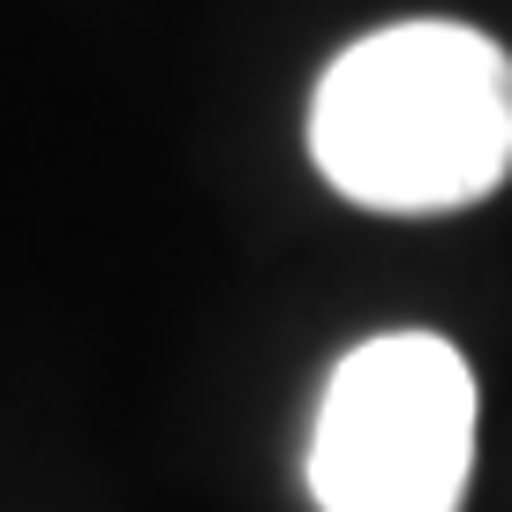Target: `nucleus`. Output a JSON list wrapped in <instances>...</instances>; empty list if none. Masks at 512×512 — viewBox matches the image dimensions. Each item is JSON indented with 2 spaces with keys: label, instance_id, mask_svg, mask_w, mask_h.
I'll return each mask as SVG.
<instances>
[{
  "label": "nucleus",
  "instance_id": "obj_2",
  "mask_svg": "<svg viewBox=\"0 0 512 512\" xmlns=\"http://www.w3.org/2000/svg\"><path fill=\"white\" fill-rule=\"evenodd\" d=\"M475 467V369L437 332H377L324 377L309 422L317 512H460Z\"/></svg>",
  "mask_w": 512,
  "mask_h": 512
},
{
  "label": "nucleus",
  "instance_id": "obj_1",
  "mask_svg": "<svg viewBox=\"0 0 512 512\" xmlns=\"http://www.w3.org/2000/svg\"><path fill=\"white\" fill-rule=\"evenodd\" d=\"M309 159L347 204L392 219L482 204L512 174V53L445 16L354 38L317 76Z\"/></svg>",
  "mask_w": 512,
  "mask_h": 512
}]
</instances>
